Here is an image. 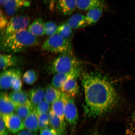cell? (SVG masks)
<instances>
[{
	"label": "cell",
	"instance_id": "obj_38",
	"mask_svg": "<svg viewBox=\"0 0 135 135\" xmlns=\"http://www.w3.org/2000/svg\"><path fill=\"white\" fill-rule=\"evenodd\" d=\"M88 135H101L99 133L97 132H94L90 133Z\"/></svg>",
	"mask_w": 135,
	"mask_h": 135
},
{
	"label": "cell",
	"instance_id": "obj_34",
	"mask_svg": "<svg viewBox=\"0 0 135 135\" xmlns=\"http://www.w3.org/2000/svg\"><path fill=\"white\" fill-rule=\"evenodd\" d=\"M22 82L21 79V77L18 78L15 81L13 84L12 89L13 91H19L22 90Z\"/></svg>",
	"mask_w": 135,
	"mask_h": 135
},
{
	"label": "cell",
	"instance_id": "obj_21",
	"mask_svg": "<svg viewBox=\"0 0 135 135\" xmlns=\"http://www.w3.org/2000/svg\"><path fill=\"white\" fill-rule=\"evenodd\" d=\"M35 108L29 99L25 103L17 106L15 112L23 121L32 112Z\"/></svg>",
	"mask_w": 135,
	"mask_h": 135
},
{
	"label": "cell",
	"instance_id": "obj_17",
	"mask_svg": "<svg viewBox=\"0 0 135 135\" xmlns=\"http://www.w3.org/2000/svg\"><path fill=\"white\" fill-rule=\"evenodd\" d=\"M8 95L16 107L25 103L30 99L28 93L25 90L13 91L10 93Z\"/></svg>",
	"mask_w": 135,
	"mask_h": 135
},
{
	"label": "cell",
	"instance_id": "obj_16",
	"mask_svg": "<svg viewBox=\"0 0 135 135\" xmlns=\"http://www.w3.org/2000/svg\"><path fill=\"white\" fill-rule=\"evenodd\" d=\"M66 23L72 29L83 28L88 25L85 16L79 13L72 15L67 20Z\"/></svg>",
	"mask_w": 135,
	"mask_h": 135
},
{
	"label": "cell",
	"instance_id": "obj_3",
	"mask_svg": "<svg viewBox=\"0 0 135 135\" xmlns=\"http://www.w3.org/2000/svg\"><path fill=\"white\" fill-rule=\"evenodd\" d=\"M79 63L71 51L60 54L54 59L48 67L50 74L65 73L79 69Z\"/></svg>",
	"mask_w": 135,
	"mask_h": 135
},
{
	"label": "cell",
	"instance_id": "obj_19",
	"mask_svg": "<svg viewBox=\"0 0 135 135\" xmlns=\"http://www.w3.org/2000/svg\"><path fill=\"white\" fill-rule=\"evenodd\" d=\"M18 59L16 56L2 54L0 56V68L4 70L15 66L18 63Z\"/></svg>",
	"mask_w": 135,
	"mask_h": 135
},
{
	"label": "cell",
	"instance_id": "obj_37",
	"mask_svg": "<svg viewBox=\"0 0 135 135\" xmlns=\"http://www.w3.org/2000/svg\"><path fill=\"white\" fill-rule=\"evenodd\" d=\"M9 1V0H0L1 6H4V5Z\"/></svg>",
	"mask_w": 135,
	"mask_h": 135
},
{
	"label": "cell",
	"instance_id": "obj_5",
	"mask_svg": "<svg viewBox=\"0 0 135 135\" xmlns=\"http://www.w3.org/2000/svg\"><path fill=\"white\" fill-rule=\"evenodd\" d=\"M30 22L29 18L25 15L12 17L8 21L4 31L2 32L3 40L13 33L26 30L29 27Z\"/></svg>",
	"mask_w": 135,
	"mask_h": 135
},
{
	"label": "cell",
	"instance_id": "obj_7",
	"mask_svg": "<svg viewBox=\"0 0 135 135\" xmlns=\"http://www.w3.org/2000/svg\"><path fill=\"white\" fill-rule=\"evenodd\" d=\"M21 72L18 68H10L3 70L0 75V87L2 90L12 89L15 81L21 77Z\"/></svg>",
	"mask_w": 135,
	"mask_h": 135
},
{
	"label": "cell",
	"instance_id": "obj_2",
	"mask_svg": "<svg viewBox=\"0 0 135 135\" xmlns=\"http://www.w3.org/2000/svg\"><path fill=\"white\" fill-rule=\"evenodd\" d=\"M3 40V51L12 54L23 51L39 44L36 36L26 30L13 33Z\"/></svg>",
	"mask_w": 135,
	"mask_h": 135
},
{
	"label": "cell",
	"instance_id": "obj_26",
	"mask_svg": "<svg viewBox=\"0 0 135 135\" xmlns=\"http://www.w3.org/2000/svg\"><path fill=\"white\" fill-rule=\"evenodd\" d=\"M38 76L37 72L35 70H28L23 74V80L28 85H32L37 80Z\"/></svg>",
	"mask_w": 135,
	"mask_h": 135
},
{
	"label": "cell",
	"instance_id": "obj_4",
	"mask_svg": "<svg viewBox=\"0 0 135 135\" xmlns=\"http://www.w3.org/2000/svg\"><path fill=\"white\" fill-rule=\"evenodd\" d=\"M71 45L70 39L62 38L56 34L47 39L41 48L45 51L61 54L71 50Z\"/></svg>",
	"mask_w": 135,
	"mask_h": 135
},
{
	"label": "cell",
	"instance_id": "obj_27",
	"mask_svg": "<svg viewBox=\"0 0 135 135\" xmlns=\"http://www.w3.org/2000/svg\"><path fill=\"white\" fill-rule=\"evenodd\" d=\"M72 29L67 23H64L58 26L57 34L62 38L70 39L72 35Z\"/></svg>",
	"mask_w": 135,
	"mask_h": 135
},
{
	"label": "cell",
	"instance_id": "obj_9",
	"mask_svg": "<svg viewBox=\"0 0 135 135\" xmlns=\"http://www.w3.org/2000/svg\"><path fill=\"white\" fill-rule=\"evenodd\" d=\"M80 70L79 68L65 73L55 74L52 79L50 85L60 89L65 83L71 79H77L80 75Z\"/></svg>",
	"mask_w": 135,
	"mask_h": 135
},
{
	"label": "cell",
	"instance_id": "obj_13",
	"mask_svg": "<svg viewBox=\"0 0 135 135\" xmlns=\"http://www.w3.org/2000/svg\"><path fill=\"white\" fill-rule=\"evenodd\" d=\"M48 114L50 126L57 132L59 135H64L65 131V123L62 122L52 109L49 111Z\"/></svg>",
	"mask_w": 135,
	"mask_h": 135
},
{
	"label": "cell",
	"instance_id": "obj_12",
	"mask_svg": "<svg viewBox=\"0 0 135 135\" xmlns=\"http://www.w3.org/2000/svg\"><path fill=\"white\" fill-rule=\"evenodd\" d=\"M76 7V0H58L56 6L58 12L66 16L71 15L75 11Z\"/></svg>",
	"mask_w": 135,
	"mask_h": 135
},
{
	"label": "cell",
	"instance_id": "obj_32",
	"mask_svg": "<svg viewBox=\"0 0 135 135\" xmlns=\"http://www.w3.org/2000/svg\"><path fill=\"white\" fill-rule=\"evenodd\" d=\"M8 129L5 124L4 120L1 116L0 119V135H8Z\"/></svg>",
	"mask_w": 135,
	"mask_h": 135
},
{
	"label": "cell",
	"instance_id": "obj_10",
	"mask_svg": "<svg viewBox=\"0 0 135 135\" xmlns=\"http://www.w3.org/2000/svg\"><path fill=\"white\" fill-rule=\"evenodd\" d=\"M30 4V0H9L4 5V8L6 14L11 16L23 8L29 7Z\"/></svg>",
	"mask_w": 135,
	"mask_h": 135
},
{
	"label": "cell",
	"instance_id": "obj_25",
	"mask_svg": "<svg viewBox=\"0 0 135 135\" xmlns=\"http://www.w3.org/2000/svg\"><path fill=\"white\" fill-rule=\"evenodd\" d=\"M51 108L56 115L60 118L62 122L65 123L64 103L61 97L52 104Z\"/></svg>",
	"mask_w": 135,
	"mask_h": 135
},
{
	"label": "cell",
	"instance_id": "obj_22",
	"mask_svg": "<svg viewBox=\"0 0 135 135\" xmlns=\"http://www.w3.org/2000/svg\"><path fill=\"white\" fill-rule=\"evenodd\" d=\"M62 94L60 89L51 85H48L45 90V99L50 104H52L61 97Z\"/></svg>",
	"mask_w": 135,
	"mask_h": 135
},
{
	"label": "cell",
	"instance_id": "obj_30",
	"mask_svg": "<svg viewBox=\"0 0 135 135\" xmlns=\"http://www.w3.org/2000/svg\"><path fill=\"white\" fill-rule=\"evenodd\" d=\"M50 104L44 99L40 102L35 108L38 115L47 113L50 109Z\"/></svg>",
	"mask_w": 135,
	"mask_h": 135
},
{
	"label": "cell",
	"instance_id": "obj_28",
	"mask_svg": "<svg viewBox=\"0 0 135 135\" xmlns=\"http://www.w3.org/2000/svg\"><path fill=\"white\" fill-rule=\"evenodd\" d=\"M58 27L54 22L50 21L45 23V34L47 36L51 37L57 33Z\"/></svg>",
	"mask_w": 135,
	"mask_h": 135
},
{
	"label": "cell",
	"instance_id": "obj_1",
	"mask_svg": "<svg viewBox=\"0 0 135 135\" xmlns=\"http://www.w3.org/2000/svg\"><path fill=\"white\" fill-rule=\"evenodd\" d=\"M85 94L84 115L94 118L106 113L115 107L118 96L113 85L102 76L84 74L82 79Z\"/></svg>",
	"mask_w": 135,
	"mask_h": 135
},
{
	"label": "cell",
	"instance_id": "obj_35",
	"mask_svg": "<svg viewBox=\"0 0 135 135\" xmlns=\"http://www.w3.org/2000/svg\"><path fill=\"white\" fill-rule=\"evenodd\" d=\"M17 135H37L35 133L31 132L28 130H23L20 132Z\"/></svg>",
	"mask_w": 135,
	"mask_h": 135
},
{
	"label": "cell",
	"instance_id": "obj_39",
	"mask_svg": "<svg viewBox=\"0 0 135 135\" xmlns=\"http://www.w3.org/2000/svg\"><path fill=\"white\" fill-rule=\"evenodd\" d=\"M44 1L45 2H49V3L51 0H44Z\"/></svg>",
	"mask_w": 135,
	"mask_h": 135
},
{
	"label": "cell",
	"instance_id": "obj_33",
	"mask_svg": "<svg viewBox=\"0 0 135 135\" xmlns=\"http://www.w3.org/2000/svg\"><path fill=\"white\" fill-rule=\"evenodd\" d=\"M40 135H59L55 130L49 127L40 129Z\"/></svg>",
	"mask_w": 135,
	"mask_h": 135
},
{
	"label": "cell",
	"instance_id": "obj_29",
	"mask_svg": "<svg viewBox=\"0 0 135 135\" xmlns=\"http://www.w3.org/2000/svg\"><path fill=\"white\" fill-rule=\"evenodd\" d=\"M39 129H41L49 127L50 124L48 113L38 115Z\"/></svg>",
	"mask_w": 135,
	"mask_h": 135
},
{
	"label": "cell",
	"instance_id": "obj_20",
	"mask_svg": "<svg viewBox=\"0 0 135 135\" xmlns=\"http://www.w3.org/2000/svg\"><path fill=\"white\" fill-rule=\"evenodd\" d=\"M76 7L83 11H89L92 8L103 6L102 0H76Z\"/></svg>",
	"mask_w": 135,
	"mask_h": 135
},
{
	"label": "cell",
	"instance_id": "obj_31",
	"mask_svg": "<svg viewBox=\"0 0 135 135\" xmlns=\"http://www.w3.org/2000/svg\"><path fill=\"white\" fill-rule=\"evenodd\" d=\"M8 21L6 15L3 12L2 10H1L0 13V29L1 31L3 32L7 25Z\"/></svg>",
	"mask_w": 135,
	"mask_h": 135
},
{
	"label": "cell",
	"instance_id": "obj_23",
	"mask_svg": "<svg viewBox=\"0 0 135 135\" xmlns=\"http://www.w3.org/2000/svg\"><path fill=\"white\" fill-rule=\"evenodd\" d=\"M103 6L89 10L85 16L88 25L95 24L99 21L102 16Z\"/></svg>",
	"mask_w": 135,
	"mask_h": 135
},
{
	"label": "cell",
	"instance_id": "obj_6",
	"mask_svg": "<svg viewBox=\"0 0 135 135\" xmlns=\"http://www.w3.org/2000/svg\"><path fill=\"white\" fill-rule=\"evenodd\" d=\"M61 97L64 103L65 119L72 129H75L78 120V114L74 98L63 93Z\"/></svg>",
	"mask_w": 135,
	"mask_h": 135
},
{
	"label": "cell",
	"instance_id": "obj_11",
	"mask_svg": "<svg viewBox=\"0 0 135 135\" xmlns=\"http://www.w3.org/2000/svg\"><path fill=\"white\" fill-rule=\"evenodd\" d=\"M16 106L9 97L7 93L1 92L0 94V113L2 116L14 112Z\"/></svg>",
	"mask_w": 135,
	"mask_h": 135
},
{
	"label": "cell",
	"instance_id": "obj_15",
	"mask_svg": "<svg viewBox=\"0 0 135 135\" xmlns=\"http://www.w3.org/2000/svg\"><path fill=\"white\" fill-rule=\"evenodd\" d=\"M25 127L28 131L36 133L39 129L38 115L35 108L23 121Z\"/></svg>",
	"mask_w": 135,
	"mask_h": 135
},
{
	"label": "cell",
	"instance_id": "obj_18",
	"mask_svg": "<svg viewBox=\"0 0 135 135\" xmlns=\"http://www.w3.org/2000/svg\"><path fill=\"white\" fill-rule=\"evenodd\" d=\"M45 89L41 87H35L30 91V100L35 107L45 99Z\"/></svg>",
	"mask_w": 135,
	"mask_h": 135
},
{
	"label": "cell",
	"instance_id": "obj_24",
	"mask_svg": "<svg viewBox=\"0 0 135 135\" xmlns=\"http://www.w3.org/2000/svg\"><path fill=\"white\" fill-rule=\"evenodd\" d=\"M45 23L41 18H38L29 25L28 30L35 36H41L45 34Z\"/></svg>",
	"mask_w": 135,
	"mask_h": 135
},
{
	"label": "cell",
	"instance_id": "obj_36",
	"mask_svg": "<svg viewBox=\"0 0 135 135\" xmlns=\"http://www.w3.org/2000/svg\"><path fill=\"white\" fill-rule=\"evenodd\" d=\"M57 0H51L49 4H50V8L51 10L54 9V7L55 2Z\"/></svg>",
	"mask_w": 135,
	"mask_h": 135
},
{
	"label": "cell",
	"instance_id": "obj_8",
	"mask_svg": "<svg viewBox=\"0 0 135 135\" xmlns=\"http://www.w3.org/2000/svg\"><path fill=\"white\" fill-rule=\"evenodd\" d=\"M2 117L6 127L11 133H16L24 129L22 120L16 114L13 113Z\"/></svg>",
	"mask_w": 135,
	"mask_h": 135
},
{
	"label": "cell",
	"instance_id": "obj_14",
	"mask_svg": "<svg viewBox=\"0 0 135 135\" xmlns=\"http://www.w3.org/2000/svg\"><path fill=\"white\" fill-rule=\"evenodd\" d=\"M76 79H70L64 83L60 90L62 93L73 97L77 95L79 92V87Z\"/></svg>",
	"mask_w": 135,
	"mask_h": 135
}]
</instances>
